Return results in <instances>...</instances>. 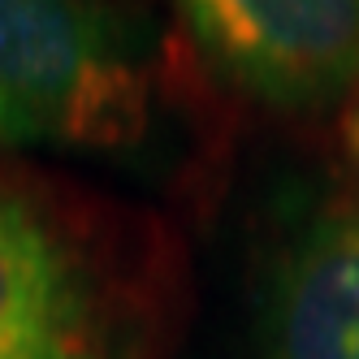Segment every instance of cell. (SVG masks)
<instances>
[{
	"label": "cell",
	"instance_id": "obj_3",
	"mask_svg": "<svg viewBox=\"0 0 359 359\" xmlns=\"http://www.w3.org/2000/svg\"><path fill=\"white\" fill-rule=\"evenodd\" d=\"M0 359H126L95 264L27 195L0 187Z\"/></svg>",
	"mask_w": 359,
	"mask_h": 359
},
{
	"label": "cell",
	"instance_id": "obj_4",
	"mask_svg": "<svg viewBox=\"0 0 359 359\" xmlns=\"http://www.w3.org/2000/svg\"><path fill=\"white\" fill-rule=\"evenodd\" d=\"M260 342L264 359H359V208H325L286 238Z\"/></svg>",
	"mask_w": 359,
	"mask_h": 359
},
{
	"label": "cell",
	"instance_id": "obj_1",
	"mask_svg": "<svg viewBox=\"0 0 359 359\" xmlns=\"http://www.w3.org/2000/svg\"><path fill=\"white\" fill-rule=\"evenodd\" d=\"M147 69L100 0H0V147L130 151Z\"/></svg>",
	"mask_w": 359,
	"mask_h": 359
},
{
	"label": "cell",
	"instance_id": "obj_5",
	"mask_svg": "<svg viewBox=\"0 0 359 359\" xmlns=\"http://www.w3.org/2000/svg\"><path fill=\"white\" fill-rule=\"evenodd\" d=\"M355 104H351V121H346V143H351V161L359 165V79H355Z\"/></svg>",
	"mask_w": 359,
	"mask_h": 359
},
{
	"label": "cell",
	"instance_id": "obj_2",
	"mask_svg": "<svg viewBox=\"0 0 359 359\" xmlns=\"http://www.w3.org/2000/svg\"><path fill=\"white\" fill-rule=\"evenodd\" d=\"M221 79L269 109H320L359 79V0H169Z\"/></svg>",
	"mask_w": 359,
	"mask_h": 359
}]
</instances>
